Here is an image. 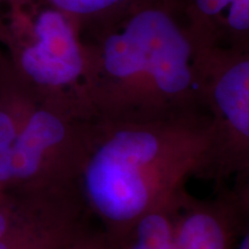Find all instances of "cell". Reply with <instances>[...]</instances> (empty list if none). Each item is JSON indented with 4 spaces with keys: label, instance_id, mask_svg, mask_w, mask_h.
<instances>
[{
    "label": "cell",
    "instance_id": "30bf717a",
    "mask_svg": "<svg viewBox=\"0 0 249 249\" xmlns=\"http://www.w3.org/2000/svg\"><path fill=\"white\" fill-rule=\"evenodd\" d=\"M18 230L17 227H14L11 217H8L5 211L0 210V247L11 241L17 234Z\"/></svg>",
    "mask_w": 249,
    "mask_h": 249
},
{
    "label": "cell",
    "instance_id": "6da1fadb",
    "mask_svg": "<svg viewBox=\"0 0 249 249\" xmlns=\"http://www.w3.org/2000/svg\"><path fill=\"white\" fill-rule=\"evenodd\" d=\"M81 34L92 120H154L204 110L203 50L182 0H145Z\"/></svg>",
    "mask_w": 249,
    "mask_h": 249
},
{
    "label": "cell",
    "instance_id": "7c38bea8",
    "mask_svg": "<svg viewBox=\"0 0 249 249\" xmlns=\"http://www.w3.org/2000/svg\"><path fill=\"white\" fill-rule=\"evenodd\" d=\"M81 240V239H80ZM73 245H60V244H50V245H37V246H30V247H26L22 249H71Z\"/></svg>",
    "mask_w": 249,
    "mask_h": 249
},
{
    "label": "cell",
    "instance_id": "9c48e42d",
    "mask_svg": "<svg viewBox=\"0 0 249 249\" xmlns=\"http://www.w3.org/2000/svg\"><path fill=\"white\" fill-rule=\"evenodd\" d=\"M13 180L12 167V147L0 149V182Z\"/></svg>",
    "mask_w": 249,
    "mask_h": 249
},
{
    "label": "cell",
    "instance_id": "8fae6325",
    "mask_svg": "<svg viewBox=\"0 0 249 249\" xmlns=\"http://www.w3.org/2000/svg\"><path fill=\"white\" fill-rule=\"evenodd\" d=\"M235 249H249V222L245 224L236 241Z\"/></svg>",
    "mask_w": 249,
    "mask_h": 249
},
{
    "label": "cell",
    "instance_id": "52a82bcc",
    "mask_svg": "<svg viewBox=\"0 0 249 249\" xmlns=\"http://www.w3.org/2000/svg\"><path fill=\"white\" fill-rule=\"evenodd\" d=\"M245 222H249V166L235 178V187L230 191Z\"/></svg>",
    "mask_w": 249,
    "mask_h": 249
},
{
    "label": "cell",
    "instance_id": "3957f363",
    "mask_svg": "<svg viewBox=\"0 0 249 249\" xmlns=\"http://www.w3.org/2000/svg\"><path fill=\"white\" fill-rule=\"evenodd\" d=\"M202 103L214 134L205 178L223 185L249 166V50L203 51Z\"/></svg>",
    "mask_w": 249,
    "mask_h": 249
},
{
    "label": "cell",
    "instance_id": "ba28073f",
    "mask_svg": "<svg viewBox=\"0 0 249 249\" xmlns=\"http://www.w3.org/2000/svg\"><path fill=\"white\" fill-rule=\"evenodd\" d=\"M18 129L14 123L13 114L8 108L0 107V149L9 148L14 144Z\"/></svg>",
    "mask_w": 249,
    "mask_h": 249
},
{
    "label": "cell",
    "instance_id": "8992f818",
    "mask_svg": "<svg viewBox=\"0 0 249 249\" xmlns=\"http://www.w3.org/2000/svg\"><path fill=\"white\" fill-rule=\"evenodd\" d=\"M71 17L81 33L104 23L110 18L145 0H48Z\"/></svg>",
    "mask_w": 249,
    "mask_h": 249
},
{
    "label": "cell",
    "instance_id": "7a4b0ae2",
    "mask_svg": "<svg viewBox=\"0 0 249 249\" xmlns=\"http://www.w3.org/2000/svg\"><path fill=\"white\" fill-rule=\"evenodd\" d=\"M213 145L205 110L154 120L95 121L80 173L81 195L113 240L142 214L177 200L192 177H207Z\"/></svg>",
    "mask_w": 249,
    "mask_h": 249
},
{
    "label": "cell",
    "instance_id": "277c9868",
    "mask_svg": "<svg viewBox=\"0 0 249 249\" xmlns=\"http://www.w3.org/2000/svg\"><path fill=\"white\" fill-rule=\"evenodd\" d=\"M245 219L230 191L200 200L187 191L176 223V249H235Z\"/></svg>",
    "mask_w": 249,
    "mask_h": 249
},
{
    "label": "cell",
    "instance_id": "5b68a950",
    "mask_svg": "<svg viewBox=\"0 0 249 249\" xmlns=\"http://www.w3.org/2000/svg\"><path fill=\"white\" fill-rule=\"evenodd\" d=\"M186 192L177 200L142 214L119 238H107L110 249H176L177 214Z\"/></svg>",
    "mask_w": 249,
    "mask_h": 249
}]
</instances>
